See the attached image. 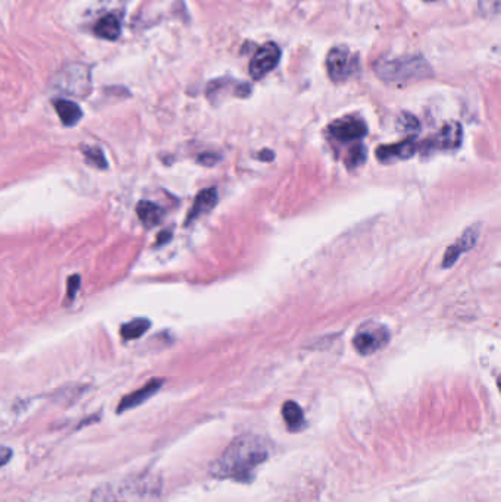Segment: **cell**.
I'll return each instance as SVG.
<instances>
[{"label":"cell","instance_id":"cell-14","mask_svg":"<svg viewBox=\"0 0 501 502\" xmlns=\"http://www.w3.org/2000/svg\"><path fill=\"white\" fill-rule=\"evenodd\" d=\"M95 33L97 37L104 38V40H118L121 35V22L118 19L116 15L113 13H109V15L102 17L96 25H95Z\"/></svg>","mask_w":501,"mask_h":502},{"label":"cell","instance_id":"cell-10","mask_svg":"<svg viewBox=\"0 0 501 502\" xmlns=\"http://www.w3.org/2000/svg\"><path fill=\"white\" fill-rule=\"evenodd\" d=\"M162 385H164L162 379H153L149 383H146L143 388L137 389L136 392L124 396L120 405H118V413H124V412H127V410L136 408V407L141 405L143 403H146L157 391L162 388Z\"/></svg>","mask_w":501,"mask_h":502},{"label":"cell","instance_id":"cell-9","mask_svg":"<svg viewBox=\"0 0 501 502\" xmlns=\"http://www.w3.org/2000/svg\"><path fill=\"white\" fill-rule=\"evenodd\" d=\"M418 143L415 138H408L404 141H400L397 144H390V145H381L376 150V157L379 162H392V161H404V159H411L416 150H418Z\"/></svg>","mask_w":501,"mask_h":502},{"label":"cell","instance_id":"cell-8","mask_svg":"<svg viewBox=\"0 0 501 502\" xmlns=\"http://www.w3.org/2000/svg\"><path fill=\"white\" fill-rule=\"evenodd\" d=\"M478 238H479L478 227H470L469 229H466L463 232V235L459 238V241L456 244L447 248L444 260H443V268H445V269L452 268L461 254L466 253V251H469L475 247V244L478 243Z\"/></svg>","mask_w":501,"mask_h":502},{"label":"cell","instance_id":"cell-20","mask_svg":"<svg viewBox=\"0 0 501 502\" xmlns=\"http://www.w3.org/2000/svg\"><path fill=\"white\" fill-rule=\"evenodd\" d=\"M479 10L486 18H497L500 13V0H479Z\"/></svg>","mask_w":501,"mask_h":502},{"label":"cell","instance_id":"cell-23","mask_svg":"<svg viewBox=\"0 0 501 502\" xmlns=\"http://www.w3.org/2000/svg\"><path fill=\"white\" fill-rule=\"evenodd\" d=\"M12 458V449L8 446L0 445V467L8 464Z\"/></svg>","mask_w":501,"mask_h":502},{"label":"cell","instance_id":"cell-4","mask_svg":"<svg viewBox=\"0 0 501 502\" xmlns=\"http://www.w3.org/2000/svg\"><path fill=\"white\" fill-rule=\"evenodd\" d=\"M326 70L334 83H344L360 71V60L350 49L337 46L328 53Z\"/></svg>","mask_w":501,"mask_h":502},{"label":"cell","instance_id":"cell-13","mask_svg":"<svg viewBox=\"0 0 501 502\" xmlns=\"http://www.w3.org/2000/svg\"><path fill=\"white\" fill-rule=\"evenodd\" d=\"M54 104H55L56 113L61 118V121H62L63 125L74 127V125H77L78 122L81 121L83 111L77 103H74L71 100L58 99V100H55Z\"/></svg>","mask_w":501,"mask_h":502},{"label":"cell","instance_id":"cell-5","mask_svg":"<svg viewBox=\"0 0 501 502\" xmlns=\"http://www.w3.org/2000/svg\"><path fill=\"white\" fill-rule=\"evenodd\" d=\"M390 339V334L385 326L376 323H367L362 326L353 338V346L359 354L369 355L385 346Z\"/></svg>","mask_w":501,"mask_h":502},{"label":"cell","instance_id":"cell-24","mask_svg":"<svg viewBox=\"0 0 501 502\" xmlns=\"http://www.w3.org/2000/svg\"><path fill=\"white\" fill-rule=\"evenodd\" d=\"M168 238H170V232H162V234L159 235V244H164V243L169 241Z\"/></svg>","mask_w":501,"mask_h":502},{"label":"cell","instance_id":"cell-17","mask_svg":"<svg viewBox=\"0 0 501 502\" xmlns=\"http://www.w3.org/2000/svg\"><path fill=\"white\" fill-rule=\"evenodd\" d=\"M150 326H152V323L149 319H143V317H138V319H134V321L124 323L121 326V335L125 339H137L146 334L150 329Z\"/></svg>","mask_w":501,"mask_h":502},{"label":"cell","instance_id":"cell-2","mask_svg":"<svg viewBox=\"0 0 501 502\" xmlns=\"http://www.w3.org/2000/svg\"><path fill=\"white\" fill-rule=\"evenodd\" d=\"M161 491L159 478L154 474H141L100 486L91 496V502H157Z\"/></svg>","mask_w":501,"mask_h":502},{"label":"cell","instance_id":"cell-1","mask_svg":"<svg viewBox=\"0 0 501 502\" xmlns=\"http://www.w3.org/2000/svg\"><path fill=\"white\" fill-rule=\"evenodd\" d=\"M271 455V444L259 435H241L235 438L210 466L216 479L250 482L255 470Z\"/></svg>","mask_w":501,"mask_h":502},{"label":"cell","instance_id":"cell-12","mask_svg":"<svg viewBox=\"0 0 501 502\" xmlns=\"http://www.w3.org/2000/svg\"><path fill=\"white\" fill-rule=\"evenodd\" d=\"M216 202H218V193L215 188H207L200 191L199 195L196 197L191 210L189 211L187 225L196 219H199L200 216L209 213V211L216 206Z\"/></svg>","mask_w":501,"mask_h":502},{"label":"cell","instance_id":"cell-7","mask_svg":"<svg viewBox=\"0 0 501 502\" xmlns=\"http://www.w3.org/2000/svg\"><path fill=\"white\" fill-rule=\"evenodd\" d=\"M329 136L340 143H351L366 136L367 127L360 118L347 116L329 125Z\"/></svg>","mask_w":501,"mask_h":502},{"label":"cell","instance_id":"cell-15","mask_svg":"<svg viewBox=\"0 0 501 502\" xmlns=\"http://www.w3.org/2000/svg\"><path fill=\"white\" fill-rule=\"evenodd\" d=\"M283 417L288 430L299 432L305 428V414H303L300 405L294 401H287L283 405Z\"/></svg>","mask_w":501,"mask_h":502},{"label":"cell","instance_id":"cell-6","mask_svg":"<svg viewBox=\"0 0 501 502\" xmlns=\"http://www.w3.org/2000/svg\"><path fill=\"white\" fill-rule=\"evenodd\" d=\"M280 56H281L280 47L275 43H267L260 46L255 53L252 60H250L248 65L250 76L256 79V81H259V79H262L263 76H267L269 72L275 70V66L278 65Z\"/></svg>","mask_w":501,"mask_h":502},{"label":"cell","instance_id":"cell-3","mask_svg":"<svg viewBox=\"0 0 501 502\" xmlns=\"http://www.w3.org/2000/svg\"><path fill=\"white\" fill-rule=\"evenodd\" d=\"M375 72L382 81L392 86H404L432 76L431 65L422 56L381 59L375 65Z\"/></svg>","mask_w":501,"mask_h":502},{"label":"cell","instance_id":"cell-19","mask_svg":"<svg viewBox=\"0 0 501 502\" xmlns=\"http://www.w3.org/2000/svg\"><path fill=\"white\" fill-rule=\"evenodd\" d=\"M347 166L349 168H358L365 161H366V150L363 145H356V147H353L347 156Z\"/></svg>","mask_w":501,"mask_h":502},{"label":"cell","instance_id":"cell-16","mask_svg":"<svg viewBox=\"0 0 501 502\" xmlns=\"http://www.w3.org/2000/svg\"><path fill=\"white\" fill-rule=\"evenodd\" d=\"M137 215L146 228H153L161 223L164 218V210L152 202H140L137 204Z\"/></svg>","mask_w":501,"mask_h":502},{"label":"cell","instance_id":"cell-25","mask_svg":"<svg viewBox=\"0 0 501 502\" xmlns=\"http://www.w3.org/2000/svg\"><path fill=\"white\" fill-rule=\"evenodd\" d=\"M428 2H434V0H428Z\"/></svg>","mask_w":501,"mask_h":502},{"label":"cell","instance_id":"cell-22","mask_svg":"<svg viewBox=\"0 0 501 502\" xmlns=\"http://www.w3.org/2000/svg\"><path fill=\"white\" fill-rule=\"evenodd\" d=\"M400 122L403 125V129H406V131H415L419 128V122L412 115H404L403 121H400Z\"/></svg>","mask_w":501,"mask_h":502},{"label":"cell","instance_id":"cell-21","mask_svg":"<svg viewBox=\"0 0 501 502\" xmlns=\"http://www.w3.org/2000/svg\"><path fill=\"white\" fill-rule=\"evenodd\" d=\"M80 284H81V277L78 275H72L68 280V298L74 300L77 291L80 289Z\"/></svg>","mask_w":501,"mask_h":502},{"label":"cell","instance_id":"cell-11","mask_svg":"<svg viewBox=\"0 0 501 502\" xmlns=\"http://www.w3.org/2000/svg\"><path fill=\"white\" fill-rule=\"evenodd\" d=\"M461 138H463V131H461L460 124L450 122L444 125L438 134L431 140V145L441 150H454L461 144Z\"/></svg>","mask_w":501,"mask_h":502},{"label":"cell","instance_id":"cell-18","mask_svg":"<svg viewBox=\"0 0 501 502\" xmlns=\"http://www.w3.org/2000/svg\"><path fill=\"white\" fill-rule=\"evenodd\" d=\"M81 150H83V153H84V156H86L88 163H91V165L96 166V168H100V169H106V168H108L106 159H104V154H103V152H102L100 149H97V147H88V145H84V147H83Z\"/></svg>","mask_w":501,"mask_h":502}]
</instances>
